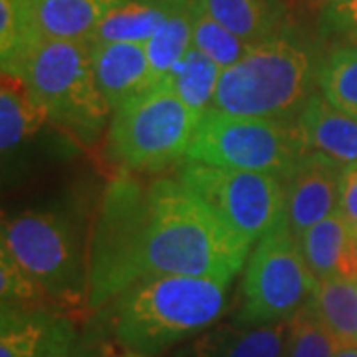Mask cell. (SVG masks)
<instances>
[{
    "label": "cell",
    "mask_w": 357,
    "mask_h": 357,
    "mask_svg": "<svg viewBox=\"0 0 357 357\" xmlns=\"http://www.w3.org/2000/svg\"><path fill=\"white\" fill-rule=\"evenodd\" d=\"M298 241L318 280L342 276L357 282V229L340 211L310 227Z\"/></svg>",
    "instance_id": "obj_15"
},
{
    "label": "cell",
    "mask_w": 357,
    "mask_h": 357,
    "mask_svg": "<svg viewBox=\"0 0 357 357\" xmlns=\"http://www.w3.org/2000/svg\"><path fill=\"white\" fill-rule=\"evenodd\" d=\"M357 229V163L345 165L340 185V208H337Z\"/></svg>",
    "instance_id": "obj_28"
},
{
    "label": "cell",
    "mask_w": 357,
    "mask_h": 357,
    "mask_svg": "<svg viewBox=\"0 0 357 357\" xmlns=\"http://www.w3.org/2000/svg\"><path fill=\"white\" fill-rule=\"evenodd\" d=\"M0 304L2 307L58 312L42 286L14 260L6 248H0Z\"/></svg>",
    "instance_id": "obj_26"
},
{
    "label": "cell",
    "mask_w": 357,
    "mask_h": 357,
    "mask_svg": "<svg viewBox=\"0 0 357 357\" xmlns=\"http://www.w3.org/2000/svg\"><path fill=\"white\" fill-rule=\"evenodd\" d=\"M199 117L163 82L115 109L107 131L109 155L126 171H161L187 157Z\"/></svg>",
    "instance_id": "obj_7"
},
{
    "label": "cell",
    "mask_w": 357,
    "mask_h": 357,
    "mask_svg": "<svg viewBox=\"0 0 357 357\" xmlns=\"http://www.w3.org/2000/svg\"><path fill=\"white\" fill-rule=\"evenodd\" d=\"M2 74L22 79L30 98L52 121L70 131L96 135L114 109L96 82L88 40L34 38Z\"/></svg>",
    "instance_id": "obj_3"
},
{
    "label": "cell",
    "mask_w": 357,
    "mask_h": 357,
    "mask_svg": "<svg viewBox=\"0 0 357 357\" xmlns=\"http://www.w3.org/2000/svg\"><path fill=\"white\" fill-rule=\"evenodd\" d=\"M312 64L300 46L272 38L222 70L213 107L234 115L290 119L310 93Z\"/></svg>",
    "instance_id": "obj_5"
},
{
    "label": "cell",
    "mask_w": 357,
    "mask_h": 357,
    "mask_svg": "<svg viewBox=\"0 0 357 357\" xmlns=\"http://www.w3.org/2000/svg\"><path fill=\"white\" fill-rule=\"evenodd\" d=\"M76 342V326L64 314L18 307L0 312V357H46Z\"/></svg>",
    "instance_id": "obj_12"
},
{
    "label": "cell",
    "mask_w": 357,
    "mask_h": 357,
    "mask_svg": "<svg viewBox=\"0 0 357 357\" xmlns=\"http://www.w3.org/2000/svg\"><path fill=\"white\" fill-rule=\"evenodd\" d=\"M147 187L123 171L103 195L89 238V310L107 306L137 282V255Z\"/></svg>",
    "instance_id": "obj_9"
},
{
    "label": "cell",
    "mask_w": 357,
    "mask_h": 357,
    "mask_svg": "<svg viewBox=\"0 0 357 357\" xmlns=\"http://www.w3.org/2000/svg\"><path fill=\"white\" fill-rule=\"evenodd\" d=\"M337 345V340L310 302L290 319L284 357H333Z\"/></svg>",
    "instance_id": "obj_27"
},
{
    "label": "cell",
    "mask_w": 357,
    "mask_h": 357,
    "mask_svg": "<svg viewBox=\"0 0 357 357\" xmlns=\"http://www.w3.org/2000/svg\"><path fill=\"white\" fill-rule=\"evenodd\" d=\"M0 241L58 312L89 307V246L70 215L26 211L4 218Z\"/></svg>",
    "instance_id": "obj_4"
},
{
    "label": "cell",
    "mask_w": 357,
    "mask_h": 357,
    "mask_svg": "<svg viewBox=\"0 0 357 357\" xmlns=\"http://www.w3.org/2000/svg\"><path fill=\"white\" fill-rule=\"evenodd\" d=\"M319 2H326V4H332V2H335V0H319Z\"/></svg>",
    "instance_id": "obj_33"
},
{
    "label": "cell",
    "mask_w": 357,
    "mask_h": 357,
    "mask_svg": "<svg viewBox=\"0 0 357 357\" xmlns=\"http://www.w3.org/2000/svg\"><path fill=\"white\" fill-rule=\"evenodd\" d=\"M344 169V163L332 157L310 151L286 175H282L284 213L298 238L310 227L340 208V185Z\"/></svg>",
    "instance_id": "obj_11"
},
{
    "label": "cell",
    "mask_w": 357,
    "mask_h": 357,
    "mask_svg": "<svg viewBox=\"0 0 357 357\" xmlns=\"http://www.w3.org/2000/svg\"><path fill=\"white\" fill-rule=\"evenodd\" d=\"M50 117L30 98L22 79L2 74L0 89V149L6 155L34 137Z\"/></svg>",
    "instance_id": "obj_19"
},
{
    "label": "cell",
    "mask_w": 357,
    "mask_h": 357,
    "mask_svg": "<svg viewBox=\"0 0 357 357\" xmlns=\"http://www.w3.org/2000/svg\"><path fill=\"white\" fill-rule=\"evenodd\" d=\"M330 14L340 26H354L357 28V0H342L330 4Z\"/></svg>",
    "instance_id": "obj_29"
},
{
    "label": "cell",
    "mask_w": 357,
    "mask_h": 357,
    "mask_svg": "<svg viewBox=\"0 0 357 357\" xmlns=\"http://www.w3.org/2000/svg\"><path fill=\"white\" fill-rule=\"evenodd\" d=\"M185 0H123L103 18L89 44L135 42L145 44L161 30Z\"/></svg>",
    "instance_id": "obj_18"
},
{
    "label": "cell",
    "mask_w": 357,
    "mask_h": 357,
    "mask_svg": "<svg viewBox=\"0 0 357 357\" xmlns=\"http://www.w3.org/2000/svg\"><path fill=\"white\" fill-rule=\"evenodd\" d=\"M333 357H357V345H337Z\"/></svg>",
    "instance_id": "obj_31"
},
{
    "label": "cell",
    "mask_w": 357,
    "mask_h": 357,
    "mask_svg": "<svg viewBox=\"0 0 357 357\" xmlns=\"http://www.w3.org/2000/svg\"><path fill=\"white\" fill-rule=\"evenodd\" d=\"M114 357H153V356H145V354H135V351H129V349H123V354Z\"/></svg>",
    "instance_id": "obj_32"
},
{
    "label": "cell",
    "mask_w": 357,
    "mask_h": 357,
    "mask_svg": "<svg viewBox=\"0 0 357 357\" xmlns=\"http://www.w3.org/2000/svg\"><path fill=\"white\" fill-rule=\"evenodd\" d=\"M91 60L96 82L114 112L131 98L155 88L153 72L145 44H91Z\"/></svg>",
    "instance_id": "obj_14"
},
{
    "label": "cell",
    "mask_w": 357,
    "mask_h": 357,
    "mask_svg": "<svg viewBox=\"0 0 357 357\" xmlns=\"http://www.w3.org/2000/svg\"><path fill=\"white\" fill-rule=\"evenodd\" d=\"M191 0H185L175 13L169 16L161 30L153 38L145 42L147 58L151 64L155 86L163 84L175 66L183 60V56L191 50L192 46V18Z\"/></svg>",
    "instance_id": "obj_23"
},
{
    "label": "cell",
    "mask_w": 357,
    "mask_h": 357,
    "mask_svg": "<svg viewBox=\"0 0 357 357\" xmlns=\"http://www.w3.org/2000/svg\"><path fill=\"white\" fill-rule=\"evenodd\" d=\"M46 357H93V354H91V349H89L88 345L82 344V342H76V344L66 345L62 349L52 351L50 356Z\"/></svg>",
    "instance_id": "obj_30"
},
{
    "label": "cell",
    "mask_w": 357,
    "mask_h": 357,
    "mask_svg": "<svg viewBox=\"0 0 357 357\" xmlns=\"http://www.w3.org/2000/svg\"><path fill=\"white\" fill-rule=\"evenodd\" d=\"M201 4L232 34L252 46L276 36L278 14L268 0H201Z\"/></svg>",
    "instance_id": "obj_20"
},
{
    "label": "cell",
    "mask_w": 357,
    "mask_h": 357,
    "mask_svg": "<svg viewBox=\"0 0 357 357\" xmlns=\"http://www.w3.org/2000/svg\"><path fill=\"white\" fill-rule=\"evenodd\" d=\"M296 123L307 151L328 155L344 165L357 163V119L333 107L321 91H314L307 98L296 115Z\"/></svg>",
    "instance_id": "obj_16"
},
{
    "label": "cell",
    "mask_w": 357,
    "mask_h": 357,
    "mask_svg": "<svg viewBox=\"0 0 357 357\" xmlns=\"http://www.w3.org/2000/svg\"><path fill=\"white\" fill-rule=\"evenodd\" d=\"M220 76L222 68L197 46H191V50L183 56V60L175 66L171 76L167 77L165 84L177 91L178 98L192 112L201 115L204 109L213 107Z\"/></svg>",
    "instance_id": "obj_22"
},
{
    "label": "cell",
    "mask_w": 357,
    "mask_h": 357,
    "mask_svg": "<svg viewBox=\"0 0 357 357\" xmlns=\"http://www.w3.org/2000/svg\"><path fill=\"white\" fill-rule=\"evenodd\" d=\"M335 2H342V0H335ZM332 4H333V2H332Z\"/></svg>",
    "instance_id": "obj_34"
},
{
    "label": "cell",
    "mask_w": 357,
    "mask_h": 357,
    "mask_svg": "<svg viewBox=\"0 0 357 357\" xmlns=\"http://www.w3.org/2000/svg\"><path fill=\"white\" fill-rule=\"evenodd\" d=\"M229 307V284L203 276H155L109 302V330L123 349L157 356L213 328Z\"/></svg>",
    "instance_id": "obj_2"
},
{
    "label": "cell",
    "mask_w": 357,
    "mask_h": 357,
    "mask_svg": "<svg viewBox=\"0 0 357 357\" xmlns=\"http://www.w3.org/2000/svg\"><path fill=\"white\" fill-rule=\"evenodd\" d=\"M123 0H26L36 36L88 40L103 18Z\"/></svg>",
    "instance_id": "obj_17"
},
{
    "label": "cell",
    "mask_w": 357,
    "mask_h": 357,
    "mask_svg": "<svg viewBox=\"0 0 357 357\" xmlns=\"http://www.w3.org/2000/svg\"><path fill=\"white\" fill-rule=\"evenodd\" d=\"M290 319L248 326L215 324L178 347L175 357H284Z\"/></svg>",
    "instance_id": "obj_13"
},
{
    "label": "cell",
    "mask_w": 357,
    "mask_h": 357,
    "mask_svg": "<svg viewBox=\"0 0 357 357\" xmlns=\"http://www.w3.org/2000/svg\"><path fill=\"white\" fill-rule=\"evenodd\" d=\"M307 151L294 119L204 109L187 149L189 161L286 175Z\"/></svg>",
    "instance_id": "obj_6"
},
{
    "label": "cell",
    "mask_w": 357,
    "mask_h": 357,
    "mask_svg": "<svg viewBox=\"0 0 357 357\" xmlns=\"http://www.w3.org/2000/svg\"><path fill=\"white\" fill-rule=\"evenodd\" d=\"M177 178L250 244L286 215L282 175L187 161Z\"/></svg>",
    "instance_id": "obj_10"
},
{
    "label": "cell",
    "mask_w": 357,
    "mask_h": 357,
    "mask_svg": "<svg viewBox=\"0 0 357 357\" xmlns=\"http://www.w3.org/2000/svg\"><path fill=\"white\" fill-rule=\"evenodd\" d=\"M192 18V46L204 52L211 60H215L222 70H227L238 60H243L255 46L232 34L227 26L204 10L201 0H191Z\"/></svg>",
    "instance_id": "obj_24"
},
{
    "label": "cell",
    "mask_w": 357,
    "mask_h": 357,
    "mask_svg": "<svg viewBox=\"0 0 357 357\" xmlns=\"http://www.w3.org/2000/svg\"><path fill=\"white\" fill-rule=\"evenodd\" d=\"M316 290L318 278L284 215L246 260L234 321L248 326L288 321L314 300Z\"/></svg>",
    "instance_id": "obj_8"
},
{
    "label": "cell",
    "mask_w": 357,
    "mask_h": 357,
    "mask_svg": "<svg viewBox=\"0 0 357 357\" xmlns=\"http://www.w3.org/2000/svg\"><path fill=\"white\" fill-rule=\"evenodd\" d=\"M252 244L192 195L178 178L147 187L137 282L155 276H203L232 284Z\"/></svg>",
    "instance_id": "obj_1"
},
{
    "label": "cell",
    "mask_w": 357,
    "mask_h": 357,
    "mask_svg": "<svg viewBox=\"0 0 357 357\" xmlns=\"http://www.w3.org/2000/svg\"><path fill=\"white\" fill-rule=\"evenodd\" d=\"M312 304L337 344L357 345V282L342 276L318 280Z\"/></svg>",
    "instance_id": "obj_21"
},
{
    "label": "cell",
    "mask_w": 357,
    "mask_h": 357,
    "mask_svg": "<svg viewBox=\"0 0 357 357\" xmlns=\"http://www.w3.org/2000/svg\"><path fill=\"white\" fill-rule=\"evenodd\" d=\"M318 88L333 107L357 119V46L333 50L318 70Z\"/></svg>",
    "instance_id": "obj_25"
}]
</instances>
